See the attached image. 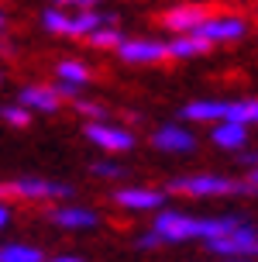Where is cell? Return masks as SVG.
Wrapping results in <instances>:
<instances>
[{
    "instance_id": "obj_1",
    "label": "cell",
    "mask_w": 258,
    "mask_h": 262,
    "mask_svg": "<svg viewBox=\"0 0 258 262\" xmlns=\"http://www.w3.org/2000/svg\"><path fill=\"white\" fill-rule=\"evenodd\" d=\"M41 25H45V31H52V35H65V38H86L93 28L114 25V14H100V11H93V7H86L83 14L69 17V14L49 7V11L41 14Z\"/></svg>"
},
{
    "instance_id": "obj_2",
    "label": "cell",
    "mask_w": 258,
    "mask_h": 262,
    "mask_svg": "<svg viewBox=\"0 0 258 262\" xmlns=\"http://www.w3.org/2000/svg\"><path fill=\"white\" fill-rule=\"evenodd\" d=\"M172 193L186 196H231V193H251L248 180H224V176H176L169 183Z\"/></svg>"
},
{
    "instance_id": "obj_3",
    "label": "cell",
    "mask_w": 258,
    "mask_h": 262,
    "mask_svg": "<svg viewBox=\"0 0 258 262\" xmlns=\"http://www.w3.org/2000/svg\"><path fill=\"white\" fill-rule=\"evenodd\" d=\"M206 249L214 252V255H220V259H258V231L241 221L227 235L210 238Z\"/></svg>"
},
{
    "instance_id": "obj_4",
    "label": "cell",
    "mask_w": 258,
    "mask_h": 262,
    "mask_svg": "<svg viewBox=\"0 0 258 262\" xmlns=\"http://www.w3.org/2000/svg\"><path fill=\"white\" fill-rule=\"evenodd\" d=\"M0 196H21V200H62L73 196L69 183H55V180H14V183H0Z\"/></svg>"
},
{
    "instance_id": "obj_5",
    "label": "cell",
    "mask_w": 258,
    "mask_h": 262,
    "mask_svg": "<svg viewBox=\"0 0 258 262\" xmlns=\"http://www.w3.org/2000/svg\"><path fill=\"white\" fill-rule=\"evenodd\" d=\"M155 231L162 242H190V238H200V217H190V214H176V210H166L155 217Z\"/></svg>"
},
{
    "instance_id": "obj_6",
    "label": "cell",
    "mask_w": 258,
    "mask_h": 262,
    "mask_svg": "<svg viewBox=\"0 0 258 262\" xmlns=\"http://www.w3.org/2000/svg\"><path fill=\"white\" fill-rule=\"evenodd\" d=\"M117 55L124 62H134V66H152V62H162L169 59V45L166 41H145V38H124L117 45Z\"/></svg>"
},
{
    "instance_id": "obj_7",
    "label": "cell",
    "mask_w": 258,
    "mask_h": 262,
    "mask_svg": "<svg viewBox=\"0 0 258 262\" xmlns=\"http://www.w3.org/2000/svg\"><path fill=\"white\" fill-rule=\"evenodd\" d=\"M86 138L93 145H100L103 152H128V148H134V135L128 128H114V124H100V121L86 124Z\"/></svg>"
},
{
    "instance_id": "obj_8",
    "label": "cell",
    "mask_w": 258,
    "mask_h": 262,
    "mask_svg": "<svg viewBox=\"0 0 258 262\" xmlns=\"http://www.w3.org/2000/svg\"><path fill=\"white\" fill-rule=\"evenodd\" d=\"M206 17H210L206 4H179V7H172L162 21H166V28H172V31L182 35V31H196Z\"/></svg>"
},
{
    "instance_id": "obj_9",
    "label": "cell",
    "mask_w": 258,
    "mask_h": 262,
    "mask_svg": "<svg viewBox=\"0 0 258 262\" xmlns=\"http://www.w3.org/2000/svg\"><path fill=\"white\" fill-rule=\"evenodd\" d=\"M248 28L241 17H206L203 25L196 28V35H203L206 41H238Z\"/></svg>"
},
{
    "instance_id": "obj_10",
    "label": "cell",
    "mask_w": 258,
    "mask_h": 262,
    "mask_svg": "<svg viewBox=\"0 0 258 262\" xmlns=\"http://www.w3.org/2000/svg\"><path fill=\"white\" fill-rule=\"evenodd\" d=\"M152 145L162 148V152H193L196 138L186 128H179V124H166V128H158L152 135Z\"/></svg>"
},
{
    "instance_id": "obj_11",
    "label": "cell",
    "mask_w": 258,
    "mask_h": 262,
    "mask_svg": "<svg viewBox=\"0 0 258 262\" xmlns=\"http://www.w3.org/2000/svg\"><path fill=\"white\" fill-rule=\"evenodd\" d=\"M17 100H21L28 111H45V114H52V111H59V107H62L65 97L55 90V86H41V83H38V86H25Z\"/></svg>"
},
{
    "instance_id": "obj_12",
    "label": "cell",
    "mask_w": 258,
    "mask_h": 262,
    "mask_svg": "<svg viewBox=\"0 0 258 262\" xmlns=\"http://www.w3.org/2000/svg\"><path fill=\"white\" fill-rule=\"evenodd\" d=\"M162 200H166V193H158V190H138V186L114 193V204L117 207H128V210H158Z\"/></svg>"
},
{
    "instance_id": "obj_13",
    "label": "cell",
    "mask_w": 258,
    "mask_h": 262,
    "mask_svg": "<svg viewBox=\"0 0 258 262\" xmlns=\"http://www.w3.org/2000/svg\"><path fill=\"white\" fill-rule=\"evenodd\" d=\"M52 221L59 228H69V231H83V228H97V210L86 207H55L52 210Z\"/></svg>"
},
{
    "instance_id": "obj_14",
    "label": "cell",
    "mask_w": 258,
    "mask_h": 262,
    "mask_svg": "<svg viewBox=\"0 0 258 262\" xmlns=\"http://www.w3.org/2000/svg\"><path fill=\"white\" fill-rule=\"evenodd\" d=\"M214 41H206L203 35H196V31H182L176 41H169V55H176V59H190V55H203Z\"/></svg>"
},
{
    "instance_id": "obj_15",
    "label": "cell",
    "mask_w": 258,
    "mask_h": 262,
    "mask_svg": "<svg viewBox=\"0 0 258 262\" xmlns=\"http://www.w3.org/2000/svg\"><path fill=\"white\" fill-rule=\"evenodd\" d=\"M214 142L220 145V148H245L248 142V124H238V121H224V124H217L214 128V135H210Z\"/></svg>"
},
{
    "instance_id": "obj_16",
    "label": "cell",
    "mask_w": 258,
    "mask_h": 262,
    "mask_svg": "<svg viewBox=\"0 0 258 262\" xmlns=\"http://www.w3.org/2000/svg\"><path fill=\"white\" fill-rule=\"evenodd\" d=\"M220 121H238V124H258V100H231L224 104Z\"/></svg>"
},
{
    "instance_id": "obj_17",
    "label": "cell",
    "mask_w": 258,
    "mask_h": 262,
    "mask_svg": "<svg viewBox=\"0 0 258 262\" xmlns=\"http://www.w3.org/2000/svg\"><path fill=\"white\" fill-rule=\"evenodd\" d=\"M224 104H227V100H193V104L182 107V118H190V121H214V118H224Z\"/></svg>"
},
{
    "instance_id": "obj_18",
    "label": "cell",
    "mask_w": 258,
    "mask_h": 262,
    "mask_svg": "<svg viewBox=\"0 0 258 262\" xmlns=\"http://www.w3.org/2000/svg\"><path fill=\"white\" fill-rule=\"evenodd\" d=\"M45 252L35 245H4L0 249V262H41Z\"/></svg>"
},
{
    "instance_id": "obj_19",
    "label": "cell",
    "mask_w": 258,
    "mask_h": 262,
    "mask_svg": "<svg viewBox=\"0 0 258 262\" xmlns=\"http://www.w3.org/2000/svg\"><path fill=\"white\" fill-rule=\"evenodd\" d=\"M59 79L76 83V86H86L90 83V69L83 62H76V59H65V62H59Z\"/></svg>"
},
{
    "instance_id": "obj_20",
    "label": "cell",
    "mask_w": 258,
    "mask_h": 262,
    "mask_svg": "<svg viewBox=\"0 0 258 262\" xmlns=\"http://www.w3.org/2000/svg\"><path fill=\"white\" fill-rule=\"evenodd\" d=\"M86 41H90L93 49H117V45L124 41V35L114 31V28H107V25H100V28H93L90 35H86Z\"/></svg>"
},
{
    "instance_id": "obj_21",
    "label": "cell",
    "mask_w": 258,
    "mask_h": 262,
    "mask_svg": "<svg viewBox=\"0 0 258 262\" xmlns=\"http://www.w3.org/2000/svg\"><path fill=\"white\" fill-rule=\"evenodd\" d=\"M0 118L7 121L11 128H28V124H31V114H28V107H25V104L4 107V111H0Z\"/></svg>"
},
{
    "instance_id": "obj_22",
    "label": "cell",
    "mask_w": 258,
    "mask_h": 262,
    "mask_svg": "<svg viewBox=\"0 0 258 262\" xmlns=\"http://www.w3.org/2000/svg\"><path fill=\"white\" fill-rule=\"evenodd\" d=\"M93 172H97V176H107V180H114V176H124V169H121L117 162H93Z\"/></svg>"
},
{
    "instance_id": "obj_23",
    "label": "cell",
    "mask_w": 258,
    "mask_h": 262,
    "mask_svg": "<svg viewBox=\"0 0 258 262\" xmlns=\"http://www.w3.org/2000/svg\"><path fill=\"white\" fill-rule=\"evenodd\" d=\"M76 111H79V114H86V118H93V121H100L103 114H107L100 104H90V100H76Z\"/></svg>"
},
{
    "instance_id": "obj_24",
    "label": "cell",
    "mask_w": 258,
    "mask_h": 262,
    "mask_svg": "<svg viewBox=\"0 0 258 262\" xmlns=\"http://www.w3.org/2000/svg\"><path fill=\"white\" fill-rule=\"evenodd\" d=\"M49 4H59V7H76V11H86V7H97L100 0H49Z\"/></svg>"
},
{
    "instance_id": "obj_25",
    "label": "cell",
    "mask_w": 258,
    "mask_h": 262,
    "mask_svg": "<svg viewBox=\"0 0 258 262\" xmlns=\"http://www.w3.org/2000/svg\"><path fill=\"white\" fill-rule=\"evenodd\" d=\"M155 245H162V238H158V231H148V235H142L138 238V249H155Z\"/></svg>"
},
{
    "instance_id": "obj_26",
    "label": "cell",
    "mask_w": 258,
    "mask_h": 262,
    "mask_svg": "<svg viewBox=\"0 0 258 262\" xmlns=\"http://www.w3.org/2000/svg\"><path fill=\"white\" fill-rule=\"evenodd\" d=\"M241 162L245 166H258V152H241Z\"/></svg>"
},
{
    "instance_id": "obj_27",
    "label": "cell",
    "mask_w": 258,
    "mask_h": 262,
    "mask_svg": "<svg viewBox=\"0 0 258 262\" xmlns=\"http://www.w3.org/2000/svg\"><path fill=\"white\" fill-rule=\"evenodd\" d=\"M248 183H251V190H258V166L248 169Z\"/></svg>"
},
{
    "instance_id": "obj_28",
    "label": "cell",
    "mask_w": 258,
    "mask_h": 262,
    "mask_svg": "<svg viewBox=\"0 0 258 262\" xmlns=\"http://www.w3.org/2000/svg\"><path fill=\"white\" fill-rule=\"evenodd\" d=\"M7 221H11V210H7V207H4V204H0V228H4V224H7Z\"/></svg>"
},
{
    "instance_id": "obj_29",
    "label": "cell",
    "mask_w": 258,
    "mask_h": 262,
    "mask_svg": "<svg viewBox=\"0 0 258 262\" xmlns=\"http://www.w3.org/2000/svg\"><path fill=\"white\" fill-rule=\"evenodd\" d=\"M0 28H4V11H0Z\"/></svg>"
}]
</instances>
